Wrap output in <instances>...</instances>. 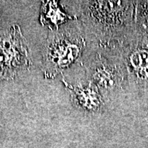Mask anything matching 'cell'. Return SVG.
Wrapping results in <instances>:
<instances>
[{
    "instance_id": "1",
    "label": "cell",
    "mask_w": 148,
    "mask_h": 148,
    "mask_svg": "<svg viewBox=\"0 0 148 148\" xmlns=\"http://www.w3.org/2000/svg\"><path fill=\"white\" fill-rule=\"evenodd\" d=\"M95 82L101 88L108 89L116 87L121 82V75L115 66L111 65L106 61L100 62L96 66L94 74Z\"/></svg>"
},
{
    "instance_id": "2",
    "label": "cell",
    "mask_w": 148,
    "mask_h": 148,
    "mask_svg": "<svg viewBox=\"0 0 148 148\" xmlns=\"http://www.w3.org/2000/svg\"><path fill=\"white\" fill-rule=\"evenodd\" d=\"M129 62L136 75L148 77V51L145 49L134 51L130 56Z\"/></svg>"
}]
</instances>
